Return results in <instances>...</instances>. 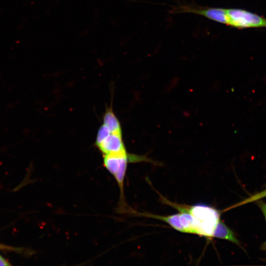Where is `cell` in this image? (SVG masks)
Returning <instances> with one entry per match:
<instances>
[{
	"instance_id": "3",
	"label": "cell",
	"mask_w": 266,
	"mask_h": 266,
	"mask_svg": "<svg viewBox=\"0 0 266 266\" xmlns=\"http://www.w3.org/2000/svg\"><path fill=\"white\" fill-rule=\"evenodd\" d=\"M217 22L237 29L266 28V18L240 8H219Z\"/></svg>"
},
{
	"instance_id": "4",
	"label": "cell",
	"mask_w": 266,
	"mask_h": 266,
	"mask_svg": "<svg viewBox=\"0 0 266 266\" xmlns=\"http://www.w3.org/2000/svg\"><path fill=\"white\" fill-rule=\"evenodd\" d=\"M95 144L102 156L127 152L122 133L110 132L103 124L99 129Z\"/></svg>"
},
{
	"instance_id": "2",
	"label": "cell",
	"mask_w": 266,
	"mask_h": 266,
	"mask_svg": "<svg viewBox=\"0 0 266 266\" xmlns=\"http://www.w3.org/2000/svg\"><path fill=\"white\" fill-rule=\"evenodd\" d=\"M165 203L170 205L179 212L186 211L197 219L200 229L201 236L212 237L216 226L220 220V213L215 208L199 204L187 205L173 203L166 199Z\"/></svg>"
},
{
	"instance_id": "7",
	"label": "cell",
	"mask_w": 266,
	"mask_h": 266,
	"mask_svg": "<svg viewBox=\"0 0 266 266\" xmlns=\"http://www.w3.org/2000/svg\"><path fill=\"white\" fill-rule=\"evenodd\" d=\"M112 133H122L120 121L113 111L112 106L107 107L103 116V123Z\"/></svg>"
},
{
	"instance_id": "12",
	"label": "cell",
	"mask_w": 266,
	"mask_h": 266,
	"mask_svg": "<svg viewBox=\"0 0 266 266\" xmlns=\"http://www.w3.org/2000/svg\"><path fill=\"white\" fill-rule=\"evenodd\" d=\"M2 247L5 248L4 246H0V248H2Z\"/></svg>"
},
{
	"instance_id": "8",
	"label": "cell",
	"mask_w": 266,
	"mask_h": 266,
	"mask_svg": "<svg viewBox=\"0 0 266 266\" xmlns=\"http://www.w3.org/2000/svg\"><path fill=\"white\" fill-rule=\"evenodd\" d=\"M266 197V189L260 192L257 193L253 195L247 199L241 201L240 202L233 205V206L228 208L227 209H230L234 207H238L239 206L257 201L261 199Z\"/></svg>"
},
{
	"instance_id": "9",
	"label": "cell",
	"mask_w": 266,
	"mask_h": 266,
	"mask_svg": "<svg viewBox=\"0 0 266 266\" xmlns=\"http://www.w3.org/2000/svg\"><path fill=\"white\" fill-rule=\"evenodd\" d=\"M258 201L257 204L263 213L266 222V203L260 200Z\"/></svg>"
},
{
	"instance_id": "1",
	"label": "cell",
	"mask_w": 266,
	"mask_h": 266,
	"mask_svg": "<svg viewBox=\"0 0 266 266\" xmlns=\"http://www.w3.org/2000/svg\"><path fill=\"white\" fill-rule=\"evenodd\" d=\"M102 158L104 167L113 176L118 185L120 191L117 210L118 213L131 214L133 209L126 202L124 194V181L128 164L137 163L138 155L127 152L104 155Z\"/></svg>"
},
{
	"instance_id": "11",
	"label": "cell",
	"mask_w": 266,
	"mask_h": 266,
	"mask_svg": "<svg viewBox=\"0 0 266 266\" xmlns=\"http://www.w3.org/2000/svg\"><path fill=\"white\" fill-rule=\"evenodd\" d=\"M261 248L262 250L266 251V241L263 243L261 246Z\"/></svg>"
},
{
	"instance_id": "10",
	"label": "cell",
	"mask_w": 266,
	"mask_h": 266,
	"mask_svg": "<svg viewBox=\"0 0 266 266\" xmlns=\"http://www.w3.org/2000/svg\"><path fill=\"white\" fill-rule=\"evenodd\" d=\"M9 265L8 262L0 255V266H8Z\"/></svg>"
},
{
	"instance_id": "6",
	"label": "cell",
	"mask_w": 266,
	"mask_h": 266,
	"mask_svg": "<svg viewBox=\"0 0 266 266\" xmlns=\"http://www.w3.org/2000/svg\"><path fill=\"white\" fill-rule=\"evenodd\" d=\"M212 237L227 240L240 246V242L233 231L221 220L217 224Z\"/></svg>"
},
{
	"instance_id": "5",
	"label": "cell",
	"mask_w": 266,
	"mask_h": 266,
	"mask_svg": "<svg viewBox=\"0 0 266 266\" xmlns=\"http://www.w3.org/2000/svg\"><path fill=\"white\" fill-rule=\"evenodd\" d=\"M135 215L150 217L164 221L175 230L184 233L183 228L180 221L179 213L168 216H161L151 213H141L136 211Z\"/></svg>"
}]
</instances>
